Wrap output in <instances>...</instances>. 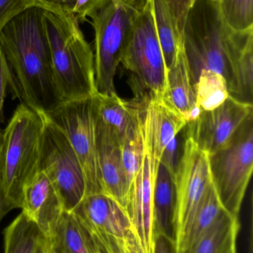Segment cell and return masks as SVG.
I'll list each match as a JSON object with an SVG mask.
<instances>
[{
    "label": "cell",
    "mask_w": 253,
    "mask_h": 253,
    "mask_svg": "<svg viewBox=\"0 0 253 253\" xmlns=\"http://www.w3.org/2000/svg\"><path fill=\"white\" fill-rule=\"evenodd\" d=\"M182 47L193 85L202 71H213L225 79L230 96L246 102L241 70L253 51V28L233 31L224 22L218 1L196 0L186 18Z\"/></svg>",
    "instance_id": "1"
},
{
    "label": "cell",
    "mask_w": 253,
    "mask_h": 253,
    "mask_svg": "<svg viewBox=\"0 0 253 253\" xmlns=\"http://www.w3.org/2000/svg\"><path fill=\"white\" fill-rule=\"evenodd\" d=\"M0 44L23 103L45 114L62 103L55 83L44 9L32 6L10 19L0 31Z\"/></svg>",
    "instance_id": "2"
},
{
    "label": "cell",
    "mask_w": 253,
    "mask_h": 253,
    "mask_svg": "<svg viewBox=\"0 0 253 253\" xmlns=\"http://www.w3.org/2000/svg\"><path fill=\"white\" fill-rule=\"evenodd\" d=\"M56 88L62 103L98 93L95 56L72 12L44 10Z\"/></svg>",
    "instance_id": "3"
},
{
    "label": "cell",
    "mask_w": 253,
    "mask_h": 253,
    "mask_svg": "<svg viewBox=\"0 0 253 253\" xmlns=\"http://www.w3.org/2000/svg\"><path fill=\"white\" fill-rule=\"evenodd\" d=\"M44 114L22 102L1 135L0 193L10 211L22 207L24 189L39 172Z\"/></svg>",
    "instance_id": "4"
},
{
    "label": "cell",
    "mask_w": 253,
    "mask_h": 253,
    "mask_svg": "<svg viewBox=\"0 0 253 253\" xmlns=\"http://www.w3.org/2000/svg\"><path fill=\"white\" fill-rule=\"evenodd\" d=\"M147 0H108L89 15L95 34V71L98 93H116L114 80L138 15Z\"/></svg>",
    "instance_id": "5"
},
{
    "label": "cell",
    "mask_w": 253,
    "mask_h": 253,
    "mask_svg": "<svg viewBox=\"0 0 253 253\" xmlns=\"http://www.w3.org/2000/svg\"><path fill=\"white\" fill-rule=\"evenodd\" d=\"M120 63L131 74L130 85L135 98L163 101L166 87V70L156 32L151 0L135 21Z\"/></svg>",
    "instance_id": "6"
},
{
    "label": "cell",
    "mask_w": 253,
    "mask_h": 253,
    "mask_svg": "<svg viewBox=\"0 0 253 253\" xmlns=\"http://www.w3.org/2000/svg\"><path fill=\"white\" fill-rule=\"evenodd\" d=\"M211 180L223 208L239 218L253 169V114L243 122L228 145L209 155Z\"/></svg>",
    "instance_id": "7"
},
{
    "label": "cell",
    "mask_w": 253,
    "mask_h": 253,
    "mask_svg": "<svg viewBox=\"0 0 253 253\" xmlns=\"http://www.w3.org/2000/svg\"><path fill=\"white\" fill-rule=\"evenodd\" d=\"M39 171L57 191L64 211L71 212L86 196V182L77 154L64 131L44 114Z\"/></svg>",
    "instance_id": "8"
},
{
    "label": "cell",
    "mask_w": 253,
    "mask_h": 253,
    "mask_svg": "<svg viewBox=\"0 0 253 253\" xmlns=\"http://www.w3.org/2000/svg\"><path fill=\"white\" fill-rule=\"evenodd\" d=\"M66 134L80 161L86 196L105 193L98 160L95 96L63 102L46 114Z\"/></svg>",
    "instance_id": "9"
},
{
    "label": "cell",
    "mask_w": 253,
    "mask_h": 253,
    "mask_svg": "<svg viewBox=\"0 0 253 253\" xmlns=\"http://www.w3.org/2000/svg\"><path fill=\"white\" fill-rule=\"evenodd\" d=\"M173 180L176 193L175 244L178 251L211 180L209 155L201 150L187 135Z\"/></svg>",
    "instance_id": "10"
},
{
    "label": "cell",
    "mask_w": 253,
    "mask_h": 253,
    "mask_svg": "<svg viewBox=\"0 0 253 253\" xmlns=\"http://www.w3.org/2000/svg\"><path fill=\"white\" fill-rule=\"evenodd\" d=\"M253 112V104L230 96L218 108L202 111L197 119L187 123L186 132L201 150L212 155L228 145L239 126Z\"/></svg>",
    "instance_id": "11"
},
{
    "label": "cell",
    "mask_w": 253,
    "mask_h": 253,
    "mask_svg": "<svg viewBox=\"0 0 253 253\" xmlns=\"http://www.w3.org/2000/svg\"><path fill=\"white\" fill-rule=\"evenodd\" d=\"M135 99L139 102L145 150L157 170L163 150L187 123L163 101Z\"/></svg>",
    "instance_id": "12"
},
{
    "label": "cell",
    "mask_w": 253,
    "mask_h": 253,
    "mask_svg": "<svg viewBox=\"0 0 253 253\" xmlns=\"http://www.w3.org/2000/svg\"><path fill=\"white\" fill-rule=\"evenodd\" d=\"M156 169L146 150L129 193L126 212L143 253H154L153 189Z\"/></svg>",
    "instance_id": "13"
},
{
    "label": "cell",
    "mask_w": 253,
    "mask_h": 253,
    "mask_svg": "<svg viewBox=\"0 0 253 253\" xmlns=\"http://www.w3.org/2000/svg\"><path fill=\"white\" fill-rule=\"evenodd\" d=\"M71 212L92 233L123 238L132 230L127 212L117 201L105 193L85 196Z\"/></svg>",
    "instance_id": "14"
},
{
    "label": "cell",
    "mask_w": 253,
    "mask_h": 253,
    "mask_svg": "<svg viewBox=\"0 0 253 253\" xmlns=\"http://www.w3.org/2000/svg\"><path fill=\"white\" fill-rule=\"evenodd\" d=\"M96 133L98 160L104 192L117 201L126 211L130 186L123 166L118 137L98 123L97 119Z\"/></svg>",
    "instance_id": "15"
},
{
    "label": "cell",
    "mask_w": 253,
    "mask_h": 253,
    "mask_svg": "<svg viewBox=\"0 0 253 253\" xmlns=\"http://www.w3.org/2000/svg\"><path fill=\"white\" fill-rule=\"evenodd\" d=\"M22 212L49 236L64 211L62 201L49 178L39 171L24 189Z\"/></svg>",
    "instance_id": "16"
},
{
    "label": "cell",
    "mask_w": 253,
    "mask_h": 253,
    "mask_svg": "<svg viewBox=\"0 0 253 253\" xmlns=\"http://www.w3.org/2000/svg\"><path fill=\"white\" fill-rule=\"evenodd\" d=\"M163 101L176 111L187 123L197 119L202 112L196 102L188 63L182 47L173 65L167 70Z\"/></svg>",
    "instance_id": "17"
},
{
    "label": "cell",
    "mask_w": 253,
    "mask_h": 253,
    "mask_svg": "<svg viewBox=\"0 0 253 253\" xmlns=\"http://www.w3.org/2000/svg\"><path fill=\"white\" fill-rule=\"evenodd\" d=\"M48 239L49 253H99L93 234L73 212H62Z\"/></svg>",
    "instance_id": "18"
},
{
    "label": "cell",
    "mask_w": 253,
    "mask_h": 253,
    "mask_svg": "<svg viewBox=\"0 0 253 253\" xmlns=\"http://www.w3.org/2000/svg\"><path fill=\"white\" fill-rule=\"evenodd\" d=\"M176 193L170 172L159 164L153 189V227L154 239L164 236L175 242Z\"/></svg>",
    "instance_id": "19"
},
{
    "label": "cell",
    "mask_w": 253,
    "mask_h": 253,
    "mask_svg": "<svg viewBox=\"0 0 253 253\" xmlns=\"http://www.w3.org/2000/svg\"><path fill=\"white\" fill-rule=\"evenodd\" d=\"M98 123L109 129L118 137L120 144L138 117L139 105L136 99L126 101L117 93L109 95L98 93L95 96Z\"/></svg>",
    "instance_id": "20"
},
{
    "label": "cell",
    "mask_w": 253,
    "mask_h": 253,
    "mask_svg": "<svg viewBox=\"0 0 253 253\" xmlns=\"http://www.w3.org/2000/svg\"><path fill=\"white\" fill-rule=\"evenodd\" d=\"M4 253H49L48 236L22 212L4 230Z\"/></svg>",
    "instance_id": "21"
},
{
    "label": "cell",
    "mask_w": 253,
    "mask_h": 253,
    "mask_svg": "<svg viewBox=\"0 0 253 253\" xmlns=\"http://www.w3.org/2000/svg\"><path fill=\"white\" fill-rule=\"evenodd\" d=\"M210 180L201 201L188 233L177 253H190L224 211Z\"/></svg>",
    "instance_id": "22"
},
{
    "label": "cell",
    "mask_w": 253,
    "mask_h": 253,
    "mask_svg": "<svg viewBox=\"0 0 253 253\" xmlns=\"http://www.w3.org/2000/svg\"><path fill=\"white\" fill-rule=\"evenodd\" d=\"M239 230V218L224 210L190 253H228L236 245Z\"/></svg>",
    "instance_id": "23"
},
{
    "label": "cell",
    "mask_w": 253,
    "mask_h": 253,
    "mask_svg": "<svg viewBox=\"0 0 253 253\" xmlns=\"http://www.w3.org/2000/svg\"><path fill=\"white\" fill-rule=\"evenodd\" d=\"M156 32L163 52L166 70L173 65L182 40L177 31L166 0H151Z\"/></svg>",
    "instance_id": "24"
},
{
    "label": "cell",
    "mask_w": 253,
    "mask_h": 253,
    "mask_svg": "<svg viewBox=\"0 0 253 253\" xmlns=\"http://www.w3.org/2000/svg\"><path fill=\"white\" fill-rule=\"evenodd\" d=\"M193 88L196 102L202 111L215 109L230 96L225 79L213 71H202Z\"/></svg>",
    "instance_id": "25"
},
{
    "label": "cell",
    "mask_w": 253,
    "mask_h": 253,
    "mask_svg": "<svg viewBox=\"0 0 253 253\" xmlns=\"http://www.w3.org/2000/svg\"><path fill=\"white\" fill-rule=\"evenodd\" d=\"M120 150L123 166L128 182L130 186L131 191L141 168L145 150L140 108L138 117L129 127L124 139L120 144Z\"/></svg>",
    "instance_id": "26"
},
{
    "label": "cell",
    "mask_w": 253,
    "mask_h": 253,
    "mask_svg": "<svg viewBox=\"0 0 253 253\" xmlns=\"http://www.w3.org/2000/svg\"><path fill=\"white\" fill-rule=\"evenodd\" d=\"M219 7L224 22L233 31L253 28V0H221Z\"/></svg>",
    "instance_id": "27"
},
{
    "label": "cell",
    "mask_w": 253,
    "mask_h": 253,
    "mask_svg": "<svg viewBox=\"0 0 253 253\" xmlns=\"http://www.w3.org/2000/svg\"><path fill=\"white\" fill-rule=\"evenodd\" d=\"M109 253H143L133 229L123 238L92 233Z\"/></svg>",
    "instance_id": "28"
},
{
    "label": "cell",
    "mask_w": 253,
    "mask_h": 253,
    "mask_svg": "<svg viewBox=\"0 0 253 253\" xmlns=\"http://www.w3.org/2000/svg\"><path fill=\"white\" fill-rule=\"evenodd\" d=\"M185 126L166 146L160 158V163L170 172L172 178L176 172L177 167L182 154L184 141L187 137Z\"/></svg>",
    "instance_id": "29"
},
{
    "label": "cell",
    "mask_w": 253,
    "mask_h": 253,
    "mask_svg": "<svg viewBox=\"0 0 253 253\" xmlns=\"http://www.w3.org/2000/svg\"><path fill=\"white\" fill-rule=\"evenodd\" d=\"M8 84H10V87L14 90L15 94L19 96L20 99V95L15 83L13 73L4 54V50L0 44V117L2 112L6 90Z\"/></svg>",
    "instance_id": "30"
},
{
    "label": "cell",
    "mask_w": 253,
    "mask_h": 253,
    "mask_svg": "<svg viewBox=\"0 0 253 253\" xmlns=\"http://www.w3.org/2000/svg\"><path fill=\"white\" fill-rule=\"evenodd\" d=\"M32 6H36L34 0H0V31L15 16Z\"/></svg>",
    "instance_id": "31"
},
{
    "label": "cell",
    "mask_w": 253,
    "mask_h": 253,
    "mask_svg": "<svg viewBox=\"0 0 253 253\" xmlns=\"http://www.w3.org/2000/svg\"><path fill=\"white\" fill-rule=\"evenodd\" d=\"M170 10L177 31L182 40L183 31L187 13L190 7V0H166Z\"/></svg>",
    "instance_id": "32"
},
{
    "label": "cell",
    "mask_w": 253,
    "mask_h": 253,
    "mask_svg": "<svg viewBox=\"0 0 253 253\" xmlns=\"http://www.w3.org/2000/svg\"><path fill=\"white\" fill-rule=\"evenodd\" d=\"M108 0H77L72 13L77 20H86V17L95 10L101 8Z\"/></svg>",
    "instance_id": "33"
},
{
    "label": "cell",
    "mask_w": 253,
    "mask_h": 253,
    "mask_svg": "<svg viewBox=\"0 0 253 253\" xmlns=\"http://www.w3.org/2000/svg\"><path fill=\"white\" fill-rule=\"evenodd\" d=\"M77 0H34L37 7L46 10H65L72 12Z\"/></svg>",
    "instance_id": "34"
},
{
    "label": "cell",
    "mask_w": 253,
    "mask_h": 253,
    "mask_svg": "<svg viewBox=\"0 0 253 253\" xmlns=\"http://www.w3.org/2000/svg\"><path fill=\"white\" fill-rule=\"evenodd\" d=\"M154 253H177L175 242L164 236H156Z\"/></svg>",
    "instance_id": "35"
},
{
    "label": "cell",
    "mask_w": 253,
    "mask_h": 253,
    "mask_svg": "<svg viewBox=\"0 0 253 253\" xmlns=\"http://www.w3.org/2000/svg\"><path fill=\"white\" fill-rule=\"evenodd\" d=\"M10 209L7 208L4 199H3L2 196L0 193V221L2 220L4 215L7 214V212H10Z\"/></svg>",
    "instance_id": "36"
},
{
    "label": "cell",
    "mask_w": 253,
    "mask_h": 253,
    "mask_svg": "<svg viewBox=\"0 0 253 253\" xmlns=\"http://www.w3.org/2000/svg\"><path fill=\"white\" fill-rule=\"evenodd\" d=\"M94 237H95V236H94ZM95 240H96L97 245H98V252H99V253H109L108 252V251L105 249V247H104L96 238L95 237Z\"/></svg>",
    "instance_id": "37"
},
{
    "label": "cell",
    "mask_w": 253,
    "mask_h": 253,
    "mask_svg": "<svg viewBox=\"0 0 253 253\" xmlns=\"http://www.w3.org/2000/svg\"><path fill=\"white\" fill-rule=\"evenodd\" d=\"M228 253H237V250H236V245H234L231 249L230 250Z\"/></svg>",
    "instance_id": "38"
},
{
    "label": "cell",
    "mask_w": 253,
    "mask_h": 253,
    "mask_svg": "<svg viewBox=\"0 0 253 253\" xmlns=\"http://www.w3.org/2000/svg\"><path fill=\"white\" fill-rule=\"evenodd\" d=\"M196 0H190V7H191L192 5H193V4H194L195 1H196ZM213 1H218L219 2L221 0H213Z\"/></svg>",
    "instance_id": "39"
},
{
    "label": "cell",
    "mask_w": 253,
    "mask_h": 253,
    "mask_svg": "<svg viewBox=\"0 0 253 253\" xmlns=\"http://www.w3.org/2000/svg\"><path fill=\"white\" fill-rule=\"evenodd\" d=\"M1 131H0V143H1Z\"/></svg>",
    "instance_id": "40"
}]
</instances>
